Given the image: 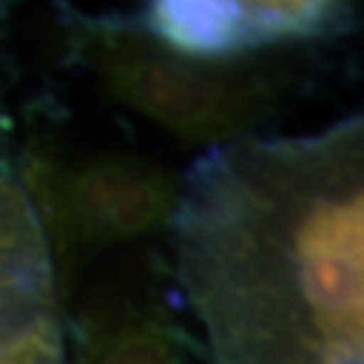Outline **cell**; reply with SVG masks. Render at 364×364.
<instances>
[{"label":"cell","instance_id":"cell-1","mask_svg":"<svg viewBox=\"0 0 364 364\" xmlns=\"http://www.w3.org/2000/svg\"><path fill=\"white\" fill-rule=\"evenodd\" d=\"M216 364L364 362V124L208 149L173 219Z\"/></svg>","mask_w":364,"mask_h":364},{"label":"cell","instance_id":"cell-2","mask_svg":"<svg viewBox=\"0 0 364 364\" xmlns=\"http://www.w3.org/2000/svg\"><path fill=\"white\" fill-rule=\"evenodd\" d=\"M73 19V52L105 90L189 144L254 138L273 108L278 78L267 68L173 52L122 16Z\"/></svg>","mask_w":364,"mask_h":364},{"label":"cell","instance_id":"cell-3","mask_svg":"<svg viewBox=\"0 0 364 364\" xmlns=\"http://www.w3.org/2000/svg\"><path fill=\"white\" fill-rule=\"evenodd\" d=\"M49 251L111 248L173 227L181 183L149 159L100 154L73 165H38L27 176Z\"/></svg>","mask_w":364,"mask_h":364},{"label":"cell","instance_id":"cell-4","mask_svg":"<svg viewBox=\"0 0 364 364\" xmlns=\"http://www.w3.org/2000/svg\"><path fill=\"white\" fill-rule=\"evenodd\" d=\"M351 19V6L318 0H162L149 3L132 25L173 52L200 60H235L278 43L335 36Z\"/></svg>","mask_w":364,"mask_h":364},{"label":"cell","instance_id":"cell-5","mask_svg":"<svg viewBox=\"0 0 364 364\" xmlns=\"http://www.w3.org/2000/svg\"><path fill=\"white\" fill-rule=\"evenodd\" d=\"M73 332L76 364H189L181 326L151 287L92 299Z\"/></svg>","mask_w":364,"mask_h":364},{"label":"cell","instance_id":"cell-6","mask_svg":"<svg viewBox=\"0 0 364 364\" xmlns=\"http://www.w3.org/2000/svg\"><path fill=\"white\" fill-rule=\"evenodd\" d=\"M57 313L54 262L25 183L0 170V346Z\"/></svg>","mask_w":364,"mask_h":364},{"label":"cell","instance_id":"cell-7","mask_svg":"<svg viewBox=\"0 0 364 364\" xmlns=\"http://www.w3.org/2000/svg\"><path fill=\"white\" fill-rule=\"evenodd\" d=\"M0 364H68L60 313H49L22 335L3 343Z\"/></svg>","mask_w":364,"mask_h":364}]
</instances>
